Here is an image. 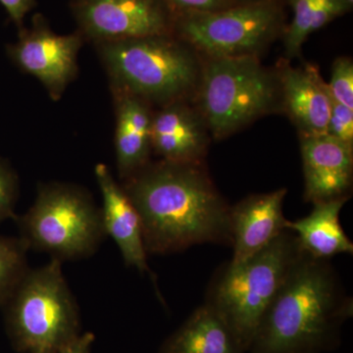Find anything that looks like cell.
<instances>
[{
	"label": "cell",
	"mask_w": 353,
	"mask_h": 353,
	"mask_svg": "<svg viewBox=\"0 0 353 353\" xmlns=\"http://www.w3.org/2000/svg\"><path fill=\"white\" fill-rule=\"evenodd\" d=\"M0 3L6 8L10 19L21 30L25 16L34 8L36 0H0Z\"/></svg>",
	"instance_id": "d4e9b609"
},
{
	"label": "cell",
	"mask_w": 353,
	"mask_h": 353,
	"mask_svg": "<svg viewBox=\"0 0 353 353\" xmlns=\"http://www.w3.org/2000/svg\"><path fill=\"white\" fill-rule=\"evenodd\" d=\"M15 219L29 250L61 262L90 257L106 236L101 208L73 183H43L29 210Z\"/></svg>",
	"instance_id": "52a82bcc"
},
{
	"label": "cell",
	"mask_w": 353,
	"mask_h": 353,
	"mask_svg": "<svg viewBox=\"0 0 353 353\" xmlns=\"http://www.w3.org/2000/svg\"><path fill=\"white\" fill-rule=\"evenodd\" d=\"M29 248L19 236H0V305L24 276Z\"/></svg>",
	"instance_id": "ffe728a7"
},
{
	"label": "cell",
	"mask_w": 353,
	"mask_h": 353,
	"mask_svg": "<svg viewBox=\"0 0 353 353\" xmlns=\"http://www.w3.org/2000/svg\"><path fill=\"white\" fill-rule=\"evenodd\" d=\"M190 101L172 102L153 112L152 152L164 161L203 163L209 130L199 109Z\"/></svg>",
	"instance_id": "7c38bea8"
},
{
	"label": "cell",
	"mask_w": 353,
	"mask_h": 353,
	"mask_svg": "<svg viewBox=\"0 0 353 353\" xmlns=\"http://www.w3.org/2000/svg\"><path fill=\"white\" fill-rule=\"evenodd\" d=\"M194 101L209 132L221 139L277 109L280 80L256 57L205 58Z\"/></svg>",
	"instance_id": "8992f818"
},
{
	"label": "cell",
	"mask_w": 353,
	"mask_h": 353,
	"mask_svg": "<svg viewBox=\"0 0 353 353\" xmlns=\"http://www.w3.org/2000/svg\"><path fill=\"white\" fill-rule=\"evenodd\" d=\"M294 17L285 34V58L301 55L305 39L350 8L345 0H290Z\"/></svg>",
	"instance_id": "d6986e66"
},
{
	"label": "cell",
	"mask_w": 353,
	"mask_h": 353,
	"mask_svg": "<svg viewBox=\"0 0 353 353\" xmlns=\"http://www.w3.org/2000/svg\"><path fill=\"white\" fill-rule=\"evenodd\" d=\"M71 8L94 43L173 34L175 11L166 0H72Z\"/></svg>",
	"instance_id": "9c48e42d"
},
{
	"label": "cell",
	"mask_w": 353,
	"mask_h": 353,
	"mask_svg": "<svg viewBox=\"0 0 353 353\" xmlns=\"http://www.w3.org/2000/svg\"><path fill=\"white\" fill-rule=\"evenodd\" d=\"M348 197L313 204L312 212L297 221H289L301 250L315 259H328L338 254H352L353 243L343 231L340 213Z\"/></svg>",
	"instance_id": "e0dca14e"
},
{
	"label": "cell",
	"mask_w": 353,
	"mask_h": 353,
	"mask_svg": "<svg viewBox=\"0 0 353 353\" xmlns=\"http://www.w3.org/2000/svg\"><path fill=\"white\" fill-rule=\"evenodd\" d=\"M327 134L353 145V109L332 99L331 115Z\"/></svg>",
	"instance_id": "603a6c76"
},
{
	"label": "cell",
	"mask_w": 353,
	"mask_h": 353,
	"mask_svg": "<svg viewBox=\"0 0 353 353\" xmlns=\"http://www.w3.org/2000/svg\"><path fill=\"white\" fill-rule=\"evenodd\" d=\"M288 190L245 197L231 206L232 245L234 253L230 263L240 264L256 254L288 229L289 220L283 214V202Z\"/></svg>",
	"instance_id": "4fadbf2b"
},
{
	"label": "cell",
	"mask_w": 353,
	"mask_h": 353,
	"mask_svg": "<svg viewBox=\"0 0 353 353\" xmlns=\"http://www.w3.org/2000/svg\"><path fill=\"white\" fill-rule=\"evenodd\" d=\"M94 174L101 192L102 219L106 236L115 241L128 267L141 273H150L138 211L122 185L114 179L108 165L97 164Z\"/></svg>",
	"instance_id": "9a60e30c"
},
{
	"label": "cell",
	"mask_w": 353,
	"mask_h": 353,
	"mask_svg": "<svg viewBox=\"0 0 353 353\" xmlns=\"http://www.w3.org/2000/svg\"><path fill=\"white\" fill-rule=\"evenodd\" d=\"M2 306L17 352L58 353L81 334L80 310L59 260L29 267Z\"/></svg>",
	"instance_id": "5b68a950"
},
{
	"label": "cell",
	"mask_w": 353,
	"mask_h": 353,
	"mask_svg": "<svg viewBox=\"0 0 353 353\" xmlns=\"http://www.w3.org/2000/svg\"><path fill=\"white\" fill-rule=\"evenodd\" d=\"M282 27L278 2L260 0L209 12L175 13L173 34L205 58L259 57Z\"/></svg>",
	"instance_id": "ba28073f"
},
{
	"label": "cell",
	"mask_w": 353,
	"mask_h": 353,
	"mask_svg": "<svg viewBox=\"0 0 353 353\" xmlns=\"http://www.w3.org/2000/svg\"><path fill=\"white\" fill-rule=\"evenodd\" d=\"M303 252L296 234L287 229L250 259L221 267L213 278L205 304L226 324L243 353Z\"/></svg>",
	"instance_id": "277c9868"
},
{
	"label": "cell",
	"mask_w": 353,
	"mask_h": 353,
	"mask_svg": "<svg viewBox=\"0 0 353 353\" xmlns=\"http://www.w3.org/2000/svg\"><path fill=\"white\" fill-rule=\"evenodd\" d=\"M350 6H352L353 0H345Z\"/></svg>",
	"instance_id": "83f0119b"
},
{
	"label": "cell",
	"mask_w": 353,
	"mask_h": 353,
	"mask_svg": "<svg viewBox=\"0 0 353 353\" xmlns=\"http://www.w3.org/2000/svg\"><path fill=\"white\" fill-rule=\"evenodd\" d=\"M277 73L282 104L301 136L327 134L332 97L318 69L309 64L292 68L285 61Z\"/></svg>",
	"instance_id": "5bb4252c"
},
{
	"label": "cell",
	"mask_w": 353,
	"mask_h": 353,
	"mask_svg": "<svg viewBox=\"0 0 353 353\" xmlns=\"http://www.w3.org/2000/svg\"><path fill=\"white\" fill-rule=\"evenodd\" d=\"M19 39L7 46L8 57L25 73L43 83L51 99L58 101L78 73V54L83 37L80 32L57 34L43 16L32 19L31 28L19 30Z\"/></svg>",
	"instance_id": "30bf717a"
},
{
	"label": "cell",
	"mask_w": 353,
	"mask_h": 353,
	"mask_svg": "<svg viewBox=\"0 0 353 353\" xmlns=\"http://www.w3.org/2000/svg\"><path fill=\"white\" fill-rule=\"evenodd\" d=\"M352 297L328 259L303 252L267 309L250 353H320L340 343Z\"/></svg>",
	"instance_id": "7a4b0ae2"
},
{
	"label": "cell",
	"mask_w": 353,
	"mask_h": 353,
	"mask_svg": "<svg viewBox=\"0 0 353 353\" xmlns=\"http://www.w3.org/2000/svg\"><path fill=\"white\" fill-rule=\"evenodd\" d=\"M175 13L209 12L234 6L233 0H166Z\"/></svg>",
	"instance_id": "cb8c5ba5"
},
{
	"label": "cell",
	"mask_w": 353,
	"mask_h": 353,
	"mask_svg": "<svg viewBox=\"0 0 353 353\" xmlns=\"http://www.w3.org/2000/svg\"><path fill=\"white\" fill-rule=\"evenodd\" d=\"M111 81L158 108L196 99L203 62L192 46L174 34L94 43Z\"/></svg>",
	"instance_id": "3957f363"
},
{
	"label": "cell",
	"mask_w": 353,
	"mask_h": 353,
	"mask_svg": "<svg viewBox=\"0 0 353 353\" xmlns=\"http://www.w3.org/2000/svg\"><path fill=\"white\" fill-rule=\"evenodd\" d=\"M159 353H243L222 319L205 303L164 341Z\"/></svg>",
	"instance_id": "ac0fdd59"
},
{
	"label": "cell",
	"mask_w": 353,
	"mask_h": 353,
	"mask_svg": "<svg viewBox=\"0 0 353 353\" xmlns=\"http://www.w3.org/2000/svg\"><path fill=\"white\" fill-rule=\"evenodd\" d=\"M95 340L94 334L87 332L81 333L78 336L65 345L58 353H90Z\"/></svg>",
	"instance_id": "484cf974"
},
{
	"label": "cell",
	"mask_w": 353,
	"mask_h": 353,
	"mask_svg": "<svg viewBox=\"0 0 353 353\" xmlns=\"http://www.w3.org/2000/svg\"><path fill=\"white\" fill-rule=\"evenodd\" d=\"M327 85L332 99L353 109V63L350 58L340 57L336 59L331 81Z\"/></svg>",
	"instance_id": "44dd1931"
},
{
	"label": "cell",
	"mask_w": 353,
	"mask_h": 353,
	"mask_svg": "<svg viewBox=\"0 0 353 353\" xmlns=\"http://www.w3.org/2000/svg\"><path fill=\"white\" fill-rule=\"evenodd\" d=\"M304 199L318 202L348 197L352 183L353 145L328 134L301 136Z\"/></svg>",
	"instance_id": "8fae6325"
},
{
	"label": "cell",
	"mask_w": 353,
	"mask_h": 353,
	"mask_svg": "<svg viewBox=\"0 0 353 353\" xmlns=\"http://www.w3.org/2000/svg\"><path fill=\"white\" fill-rule=\"evenodd\" d=\"M236 4L252 3V2L260 1V0H233Z\"/></svg>",
	"instance_id": "4316f807"
},
{
	"label": "cell",
	"mask_w": 353,
	"mask_h": 353,
	"mask_svg": "<svg viewBox=\"0 0 353 353\" xmlns=\"http://www.w3.org/2000/svg\"><path fill=\"white\" fill-rule=\"evenodd\" d=\"M115 106V154L121 181L150 162L152 106L126 90L112 88Z\"/></svg>",
	"instance_id": "2e32d148"
},
{
	"label": "cell",
	"mask_w": 353,
	"mask_h": 353,
	"mask_svg": "<svg viewBox=\"0 0 353 353\" xmlns=\"http://www.w3.org/2000/svg\"><path fill=\"white\" fill-rule=\"evenodd\" d=\"M19 194L17 174L6 160L0 158V223L15 218V206Z\"/></svg>",
	"instance_id": "7402d4cb"
},
{
	"label": "cell",
	"mask_w": 353,
	"mask_h": 353,
	"mask_svg": "<svg viewBox=\"0 0 353 353\" xmlns=\"http://www.w3.org/2000/svg\"><path fill=\"white\" fill-rule=\"evenodd\" d=\"M121 185L141 218L148 254L202 243L232 245L231 206L203 163L150 162Z\"/></svg>",
	"instance_id": "6da1fadb"
}]
</instances>
